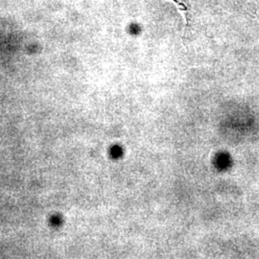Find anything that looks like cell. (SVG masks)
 Returning a JSON list of instances; mask_svg holds the SVG:
<instances>
[{"label":"cell","mask_w":259,"mask_h":259,"mask_svg":"<svg viewBox=\"0 0 259 259\" xmlns=\"http://www.w3.org/2000/svg\"><path fill=\"white\" fill-rule=\"evenodd\" d=\"M171 1L175 2L178 6H180V7H181V8H180L181 11H184L185 13V12H187V11H188V8L185 6V4H184V3H182V2H179L178 0H171Z\"/></svg>","instance_id":"1"}]
</instances>
